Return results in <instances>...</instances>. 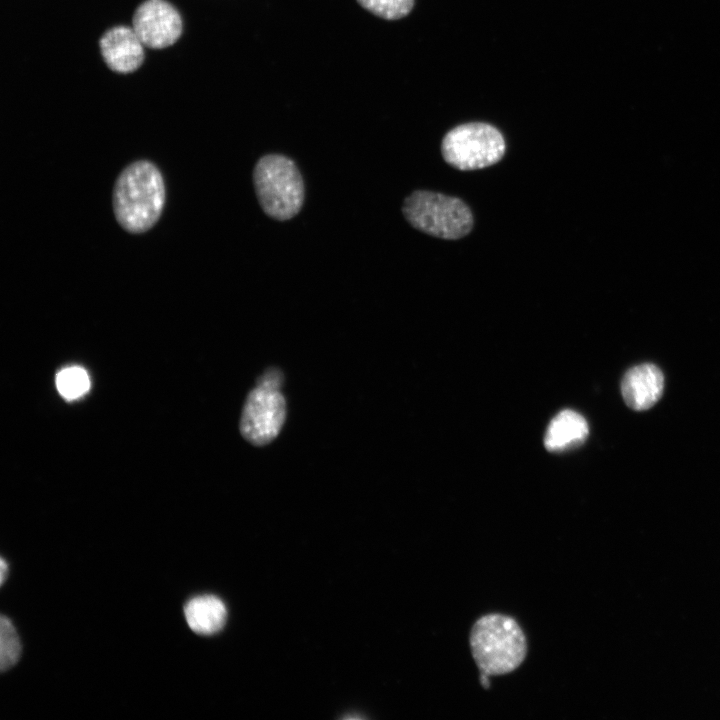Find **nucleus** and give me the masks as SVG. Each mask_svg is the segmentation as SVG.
Segmentation results:
<instances>
[{
	"instance_id": "1",
	"label": "nucleus",
	"mask_w": 720,
	"mask_h": 720,
	"mask_svg": "<svg viewBox=\"0 0 720 720\" xmlns=\"http://www.w3.org/2000/svg\"><path fill=\"white\" fill-rule=\"evenodd\" d=\"M165 200L162 173L148 160L132 162L116 179L113 211L119 225L129 233L150 230L160 219Z\"/></svg>"
},
{
	"instance_id": "2",
	"label": "nucleus",
	"mask_w": 720,
	"mask_h": 720,
	"mask_svg": "<svg viewBox=\"0 0 720 720\" xmlns=\"http://www.w3.org/2000/svg\"><path fill=\"white\" fill-rule=\"evenodd\" d=\"M470 647L480 672L488 676L513 672L527 655V640L518 622L496 613L482 616L474 623Z\"/></svg>"
},
{
	"instance_id": "3",
	"label": "nucleus",
	"mask_w": 720,
	"mask_h": 720,
	"mask_svg": "<svg viewBox=\"0 0 720 720\" xmlns=\"http://www.w3.org/2000/svg\"><path fill=\"white\" fill-rule=\"evenodd\" d=\"M253 183L258 202L269 217L286 221L300 212L305 187L291 158L282 154L262 156L254 167Z\"/></svg>"
},
{
	"instance_id": "4",
	"label": "nucleus",
	"mask_w": 720,
	"mask_h": 720,
	"mask_svg": "<svg viewBox=\"0 0 720 720\" xmlns=\"http://www.w3.org/2000/svg\"><path fill=\"white\" fill-rule=\"evenodd\" d=\"M402 212L411 226L442 239L462 238L473 227L472 212L461 199L433 191H414L405 199Z\"/></svg>"
},
{
	"instance_id": "5",
	"label": "nucleus",
	"mask_w": 720,
	"mask_h": 720,
	"mask_svg": "<svg viewBox=\"0 0 720 720\" xmlns=\"http://www.w3.org/2000/svg\"><path fill=\"white\" fill-rule=\"evenodd\" d=\"M506 149L502 133L484 122L458 125L448 131L441 144L445 161L459 170H476L494 165Z\"/></svg>"
},
{
	"instance_id": "6",
	"label": "nucleus",
	"mask_w": 720,
	"mask_h": 720,
	"mask_svg": "<svg viewBox=\"0 0 720 720\" xmlns=\"http://www.w3.org/2000/svg\"><path fill=\"white\" fill-rule=\"evenodd\" d=\"M286 418V402L280 389L257 385L244 403L240 432L255 446H264L279 434Z\"/></svg>"
},
{
	"instance_id": "7",
	"label": "nucleus",
	"mask_w": 720,
	"mask_h": 720,
	"mask_svg": "<svg viewBox=\"0 0 720 720\" xmlns=\"http://www.w3.org/2000/svg\"><path fill=\"white\" fill-rule=\"evenodd\" d=\"M132 28L142 43L153 49L173 45L181 36L179 11L166 0H145L135 10Z\"/></svg>"
},
{
	"instance_id": "8",
	"label": "nucleus",
	"mask_w": 720,
	"mask_h": 720,
	"mask_svg": "<svg viewBox=\"0 0 720 720\" xmlns=\"http://www.w3.org/2000/svg\"><path fill=\"white\" fill-rule=\"evenodd\" d=\"M665 377L654 363L644 362L626 370L620 382L624 403L636 412L651 409L662 398Z\"/></svg>"
},
{
	"instance_id": "9",
	"label": "nucleus",
	"mask_w": 720,
	"mask_h": 720,
	"mask_svg": "<svg viewBox=\"0 0 720 720\" xmlns=\"http://www.w3.org/2000/svg\"><path fill=\"white\" fill-rule=\"evenodd\" d=\"M101 56L109 69L128 74L136 71L144 61V44L132 27L113 26L99 39Z\"/></svg>"
},
{
	"instance_id": "10",
	"label": "nucleus",
	"mask_w": 720,
	"mask_h": 720,
	"mask_svg": "<svg viewBox=\"0 0 720 720\" xmlns=\"http://www.w3.org/2000/svg\"><path fill=\"white\" fill-rule=\"evenodd\" d=\"M588 435L586 419L576 411L563 410L549 423L544 445L551 452H561L582 445Z\"/></svg>"
},
{
	"instance_id": "11",
	"label": "nucleus",
	"mask_w": 720,
	"mask_h": 720,
	"mask_svg": "<svg viewBox=\"0 0 720 720\" xmlns=\"http://www.w3.org/2000/svg\"><path fill=\"white\" fill-rule=\"evenodd\" d=\"M184 613L191 630L201 635H211L220 631L227 617L225 604L214 595H202L190 599L185 605Z\"/></svg>"
},
{
	"instance_id": "12",
	"label": "nucleus",
	"mask_w": 720,
	"mask_h": 720,
	"mask_svg": "<svg viewBox=\"0 0 720 720\" xmlns=\"http://www.w3.org/2000/svg\"><path fill=\"white\" fill-rule=\"evenodd\" d=\"M59 394L66 400H76L90 389L88 372L80 366H68L59 370L55 377Z\"/></svg>"
},
{
	"instance_id": "13",
	"label": "nucleus",
	"mask_w": 720,
	"mask_h": 720,
	"mask_svg": "<svg viewBox=\"0 0 720 720\" xmlns=\"http://www.w3.org/2000/svg\"><path fill=\"white\" fill-rule=\"evenodd\" d=\"M21 655L19 636L9 618L0 619V668L4 672L14 666Z\"/></svg>"
},
{
	"instance_id": "14",
	"label": "nucleus",
	"mask_w": 720,
	"mask_h": 720,
	"mask_svg": "<svg viewBox=\"0 0 720 720\" xmlns=\"http://www.w3.org/2000/svg\"><path fill=\"white\" fill-rule=\"evenodd\" d=\"M366 10L386 20H397L407 16L414 6V0H357Z\"/></svg>"
},
{
	"instance_id": "15",
	"label": "nucleus",
	"mask_w": 720,
	"mask_h": 720,
	"mask_svg": "<svg viewBox=\"0 0 720 720\" xmlns=\"http://www.w3.org/2000/svg\"><path fill=\"white\" fill-rule=\"evenodd\" d=\"M283 383V374L278 368L268 369L257 379V385L280 389Z\"/></svg>"
},
{
	"instance_id": "16",
	"label": "nucleus",
	"mask_w": 720,
	"mask_h": 720,
	"mask_svg": "<svg viewBox=\"0 0 720 720\" xmlns=\"http://www.w3.org/2000/svg\"><path fill=\"white\" fill-rule=\"evenodd\" d=\"M7 574H8V564L6 563L4 558H1V560H0V582H1V584L4 583Z\"/></svg>"
},
{
	"instance_id": "17",
	"label": "nucleus",
	"mask_w": 720,
	"mask_h": 720,
	"mask_svg": "<svg viewBox=\"0 0 720 720\" xmlns=\"http://www.w3.org/2000/svg\"><path fill=\"white\" fill-rule=\"evenodd\" d=\"M480 680H481V684L484 688H486V689L489 688L490 681H489V676L487 674L481 673Z\"/></svg>"
}]
</instances>
